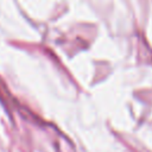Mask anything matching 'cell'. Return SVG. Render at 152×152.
Wrapping results in <instances>:
<instances>
[]
</instances>
